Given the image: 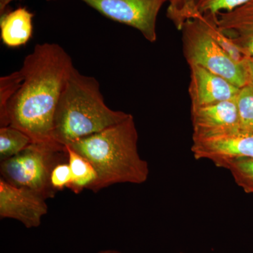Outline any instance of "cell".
<instances>
[{"instance_id": "3957f363", "label": "cell", "mask_w": 253, "mask_h": 253, "mask_svg": "<svg viewBox=\"0 0 253 253\" xmlns=\"http://www.w3.org/2000/svg\"><path fill=\"white\" fill-rule=\"evenodd\" d=\"M129 113L110 109L96 78L73 66L62 91L53 122V139L66 146L121 122Z\"/></svg>"}, {"instance_id": "30bf717a", "label": "cell", "mask_w": 253, "mask_h": 253, "mask_svg": "<svg viewBox=\"0 0 253 253\" xmlns=\"http://www.w3.org/2000/svg\"><path fill=\"white\" fill-rule=\"evenodd\" d=\"M236 99L191 109L192 136L217 135L241 131Z\"/></svg>"}, {"instance_id": "277c9868", "label": "cell", "mask_w": 253, "mask_h": 253, "mask_svg": "<svg viewBox=\"0 0 253 253\" xmlns=\"http://www.w3.org/2000/svg\"><path fill=\"white\" fill-rule=\"evenodd\" d=\"M67 157L66 146L56 141H33L19 154L1 161V178L12 185L31 190L44 199H51L56 193L50 181L51 171Z\"/></svg>"}, {"instance_id": "d6986e66", "label": "cell", "mask_w": 253, "mask_h": 253, "mask_svg": "<svg viewBox=\"0 0 253 253\" xmlns=\"http://www.w3.org/2000/svg\"><path fill=\"white\" fill-rule=\"evenodd\" d=\"M51 185L56 192L70 189L72 184V174L68 161L58 163L52 169L50 177Z\"/></svg>"}, {"instance_id": "8fae6325", "label": "cell", "mask_w": 253, "mask_h": 253, "mask_svg": "<svg viewBox=\"0 0 253 253\" xmlns=\"http://www.w3.org/2000/svg\"><path fill=\"white\" fill-rule=\"evenodd\" d=\"M216 22L246 57L253 56V0L231 11L217 13Z\"/></svg>"}, {"instance_id": "9c48e42d", "label": "cell", "mask_w": 253, "mask_h": 253, "mask_svg": "<svg viewBox=\"0 0 253 253\" xmlns=\"http://www.w3.org/2000/svg\"><path fill=\"white\" fill-rule=\"evenodd\" d=\"M190 70L189 94L191 109L237 99L241 88L234 85L225 78L199 66H191Z\"/></svg>"}, {"instance_id": "ffe728a7", "label": "cell", "mask_w": 253, "mask_h": 253, "mask_svg": "<svg viewBox=\"0 0 253 253\" xmlns=\"http://www.w3.org/2000/svg\"><path fill=\"white\" fill-rule=\"evenodd\" d=\"M243 66L246 75V86L253 89V56L246 57Z\"/></svg>"}, {"instance_id": "ba28073f", "label": "cell", "mask_w": 253, "mask_h": 253, "mask_svg": "<svg viewBox=\"0 0 253 253\" xmlns=\"http://www.w3.org/2000/svg\"><path fill=\"white\" fill-rule=\"evenodd\" d=\"M48 212L46 199L0 178V217L16 219L28 229L38 227Z\"/></svg>"}, {"instance_id": "5b68a950", "label": "cell", "mask_w": 253, "mask_h": 253, "mask_svg": "<svg viewBox=\"0 0 253 253\" xmlns=\"http://www.w3.org/2000/svg\"><path fill=\"white\" fill-rule=\"evenodd\" d=\"M180 31L183 53L189 67L201 66L238 87L246 86L244 66L235 62L214 41L203 15L186 21Z\"/></svg>"}, {"instance_id": "7c38bea8", "label": "cell", "mask_w": 253, "mask_h": 253, "mask_svg": "<svg viewBox=\"0 0 253 253\" xmlns=\"http://www.w3.org/2000/svg\"><path fill=\"white\" fill-rule=\"evenodd\" d=\"M33 13L26 7H19L1 14L0 36L4 44L15 48L27 44L33 36Z\"/></svg>"}, {"instance_id": "6da1fadb", "label": "cell", "mask_w": 253, "mask_h": 253, "mask_svg": "<svg viewBox=\"0 0 253 253\" xmlns=\"http://www.w3.org/2000/svg\"><path fill=\"white\" fill-rule=\"evenodd\" d=\"M73 66L71 56L59 44H36L18 71L17 87L0 111V126L17 128L33 141H54L55 111Z\"/></svg>"}, {"instance_id": "8992f818", "label": "cell", "mask_w": 253, "mask_h": 253, "mask_svg": "<svg viewBox=\"0 0 253 253\" xmlns=\"http://www.w3.org/2000/svg\"><path fill=\"white\" fill-rule=\"evenodd\" d=\"M50 1V0H49ZM106 17L135 28L146 41H157L158 14L168 0H82Z\"/></svg>"}, {"instance_id": "2e32d148", "label": "cell", "mask_w": 253, "mask_h": 253, "mask_svg": "<svg viewBox=\"0 0 253 253\" xmlns=\"http://www.w3.org/2000/svg\"><path fill=\"white\" fill-rule=\"evenodd\" d=\"M167 17L179 31L188 20L199 16L194 0H168Z\"/></svg>"}, {"instance_id": "7402d4cb", "label": "cell", "mask_w": 253, "mask_h": 253, "mask_svg": "<svg viewBox=\"0 0 253 253\" xmlns=\"http://www.w3.org/2000/svg\"><path fill=\"white\" fill-rule=\"evenodd\" d=\"M97 253H123L120 252V251H116V250L113 249H107V250H103V251H99Z\"/></svg>"}, {"instance_id": "ac0fdd59", "label": "cell", "mask_w": 253, "mask_h": 253, "mask_svg": "<svg viewBox=\"0 0 253 253\" xmlns=\"http://www.w3.org/2000/svg\"><path fill=\"white\" fill-rule=\"evenodd\" d=\"M249 0H194L198 14H217L239 7Z\"/></svg>"}, {"instance_id": "5bb4252c", "label": "cell", "mask_w": 253, "mask_h": 253, "mask_svg": "<svg viewBox=\"0 0 253 253\" xmlns=\"http://www.w3.org/2000/svg\"><path fill=\"white\" fill-rule=\"evenodd\" d=\"M33 142L23 131L11 126L0 127V161L19 154Z\"/></svg>"}, {"instance_id": "52a82bcc", "label": "cell", "mask_w": 253, "mask_h": 253, "mask_svg": "<svg viewBox=\"0 0 253 253\" xmlns=\"http://www.w3.org/2000/svg\"><path fill=\"white\" fill-rule=\"evenodd\" d=\"M192 140L195 159L208 160L217 167L236 158H253V134L244 131L192 136Z\"/></svg>"}, {"instance_id": "7a4b0ae2", "label": "cell", "mask_w": 253, "mask_h": 253, "mask_svg": "<svg viewBox=\"0 0 253 253\" xmlns=\"http://www.w3.org/2000/svg\"><path fill=\"white\" fill-rule=\"evenodd\" d=\"M132 115L104 130L68 145L94 166L97 180L91 191L98 192L116 184H141L147 181L149 168L139 155Z\"/></svg>"}, {"instance_id": "e0dca14e", "label": "cell", "mask_w": 253, "mask_h": 253, "mask_svg": "<svg viewBox=\"0 0 253 253\" xmlns=\"http://www.w3.org/2000/svg\"><path fill=\"white\" fill-rule=\"evenodd\" d=\"M241 131L253 134V89L241 88L237 97Z\"/></svg>"}, {"instance_id": "44dd1931", "label": "cell", "mask_w": 253, "mask_h": 253, "mask_svg": "<svg viewBox=\"0 0 253 253\" xmlns=\"http://www.w3.org/2000/svg\"><path fill=\"white\" fill-rule=\"evenodd\" d=\"M14 0H0V14H3L6 12V8L10 3Z\"/></svg>"}, {"instance_id": "603a6c76", "label": "cell", "mask_w": 253, "mask_h": 253, "mask_svg": "<svg viewBox=\"0 0 253 253\" xmlns=\"http://www.w3.org/2000/svg\"></svg>"}, {"instance_id": "9a60e30c", "label": "cell", "mask_w": 253, "mask_h": 253, "mask_svg": "<svg viewBox=\"0 0 253 253\" xmlns=\"http://www.w3.org/2000/svg\"><path fill=\"white\" fill-rule=\"evenodd\" d=\"M239 187L246 194H253V158H236L223 163Z\"/></svg>"}, {"instance_id": "4fadbf2b", "label": "cell", "mask_w": 253, "mask_h": 253, "mask_svg": "<svg viewBox=\"0 0 253 253\" xmlns=\"http://www.w3.org/2000/svg\"><path fill=\"white\" fill-rule=\"evenodd\" d=\"M66 148L72 174V184L69 189L75 194H80L84 189L91 190L97 180V172L94 166L69 146Z\"/></svg>"}]
</instances>
